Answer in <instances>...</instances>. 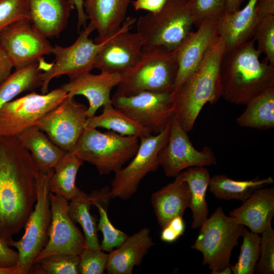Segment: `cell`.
Instances as JSON below:
<instances>
[{
	"label": "cell",
	"mask_w": 274,
	"mask_h": 274,
	"mask_svg": "<svg viewBox=\"0 0 274 274\" xmlns=\"http://www.w3.org/2000/svg\"><path fill=\"white\" fill-rule=\"evenodd\" d=\"M38 168L16 136H0V237L19 233L37 200Z\"/></svg>",
	"instance_id": "cell-1"
},
{
	"label": "cell",
	"mask_w": 274,
	"mask_h": 274,
	"mask_svg": "<svg viewBox=\"0 0 274 274\" xmlns=\"http://www.w3.org/2000/svg\"><path fill=\"white\" fill-rule=\"evenodd\" d=\"M253 39L225 50L221 62V97L227 102L246 105L251 99L274 88V66L255 47Z\"/></svg>",
	"instance_id": "cell-2"
},
{
	"label": "cell",
	"mask_w": 274,
	"mask_h": 274,
	"mask_svg": "<svg viewBox=\"0 0 274 274\" xmlns=\"http://www.w3.org/2000/svg\"><path fill=\"white\" fill-rule=\"evenodd\" d=\"M225 44L219 37L206 52L197 68L171 92L175 115L182 128L191 131L203 107L221 97L220 67Z\"/></svg>",
	"instance_id": "cell-3"
},
{
	"label": "cell",
	"mask_w": 274,
	"mask_h": 274,
	"mask_svg": "<svg viewBox=\"0 0 274 274\" xmlns=\"http://www.w3.org/2000/svg\"><path fill=\"white\" fill-rule=\"evenodd\" d=\"M178 70L176 51L162 47L144 46L139 61L122 74L115 93L129 96L144 91L171 93Z\"/></svg>",
	"instance_id": "cell-4"
},
{
	"label": "cell",
	"mask_w": 274,
	"mask_h": 274,
	"mask_svg": "<svg viewBox=\"0 0 274 274\" xmlns=\"http://www.w3.org/2000/svg\"><path fill=\"white\" fill-rule=\"evenodd\" d=\"M190 0H167L158 12L139 17L137 32L145 47L158 46L174 51L193 32Z\"/></svg>",
	"instance_id": "cell-5"
},
{
	"label": "cell",
	"mask_w": 274,
	"mask_h": 274,
	"mask_svg": "<svg viewBox=\"0 0 274 274\" xmlns=\"http://www.w3.org/2000/svg\"><path fill=\"white\" fill-rule=\"evenodd\" d=\"M139 144L135 136L86 127L72 152L83 162L93 165L100 175H107L121 169L132 159Z\"/></svg>",
	"instance_id": "cell-6"
},
{
	"label": "cell",
	"mask_w": 274,
	"mask_h": 274,
	"mask_svg": "<svg viewBox=\"0 0 274 274\" xmlns=\"http://www.w3.org/2000/svg\"><path fill=\"white\" fill-rule=\"evenodd\" d=\"M53 169L47 172L38 170L37 200L35 209L27 220L24 233L17 241H8L10 247L17 250V268L21 274L29 273L36 258L46 246L49 238L52 213L49 197V181Z\"/></svg>",
	"instance_id": "cell-7"
},
{
	"label": "cell",
	"mask_w": 274,
	"mask_h": 274,
	"mask_svg": "<svg viewBox=\"0 0 274 274\" xmlns=\"http://www.w3.org/2000/svg\"><path fill=\"white\" fill-rule=\"evenodd\" d=\"M244 226L218 207L200 227L197 237L191 248L201 253L203 265H209L212 274L229 265L233 248Z\"/></svg>",
	"instance_id": "cell-8"
},
{
	"label": "cell",
	"mask_w": 274,
	"mask_h": 274,
	"mask_svg": "<svg viewBox=\"0 0 274 274\" xmlns=\"http://www.w3.org/2000/svg\"><path fill=\"white\" fill-rule=\"evenodd\" d=\"M169 129L170 123L160 133L139 139L138 151L131 161L126 167L114 173L110 188L111 199H129L144 178L158 169V155L168 142Z\"/></svg>",
	"instance_id": "cell-9"
},
{
	"label": "cell",
	"mask_w": 274,
	"mask_h": 274,
	"mask_svg": "<svg viewBox=\"0 0 274 274\" xmlns=\"http://www.w3.org/2000/svg\"><path fill=\"white\" fill-rule=\"evenodd\" d=\"M67 94L61 87L45 94L32 91L6 103L0 109V136H16L36 125L42 117L59 105Z\"/></svg>",
	"instance_id": "cell-10"
},
{
	"label": "cell",
	"mask_w": 274,
	"mask_h": 274,
	"mask_svg": "<svg viewBox=\"0 0 274 274\" xmlns=\"http://www.w3.org/2000/svg\"><path fill=\"white\" fill-rule=\"evenodd\" d=\"M94 30L89 23L71 45L64 47L56 45L53 47L52 54L55 59L52 66L41 75L43 94L48 92L49 83L54 78L67 75L71 80L94 68L97 53L107 39L96 43L89 38Z\"/></svg>",
	"instance_id": "cell-11"
},
{
	"label": "cell",
	"mask_w": 274,
	"mask_h": 274,
	"mask_svg": "<svg viewBox=\"0 0 274 274\" xmlns=\"http://www.w3.org/2000/svg\"><path fill=\"white\" fill-rule=\"evenodd\" d=\"M111 103L154 135L161 132L175 115L171 93L144 91L129 96L114 93Z\"/></svg>",
	"instance_id": "cell-12"
},
{
	"label": "cell",
	"mask_w": 274,
	"mask_h": 274,
	"mask_svg": "<svg viewBox=\"0 0 274 274\" xmlns=\"http://www.w3.org/2000/svg\"><path fill=\"white\" fill-rule=\"evenodd\" d=\"M158 161L168 177H175L189 167L210 166L217 163L210 147L204 146L199 151L193 147L175 115L170 121L168 142L159 151Z\"/></svg>",
	"instance_id": "cell-13"
},
{
	"label": "cell",
	"mask_w": 274,
	"mask_h": 274,
	"mask_svg": "<svg viewBox=\"0 0 274 274\" xmlns=\"http://www.w3.org/2000/svg\"><path fill=\"white\" fill-rule=\"evenodd\" d=\"M87 107L67 95L56 107L42 117L36 126L56 146L72 152L85 127Z\"/></svg>",
	"instance_id": "cell-14"
},
{
	"label": "cell",
	"mask_w": 274,
	"mask_h": 274,
	"mask_svg": "<svg viewBox=\"0 0 274 274\" xmlns=\"http://www.w3.org/2000/svg\"><path fill=\"white\" fill-rule=\"evenodd\" d=\"M136 19L126 17L121 28L107 38L95 57L94 68L123 74L139 61L144 43L139 33L130 30Z\"/></svg>",
	"instance_id": "cell-15"
},
{
	"label": "cell",
	"mask_w": 274,
	"mask_h": 274,
	"mask_svg": "<svg viewBox=\"0 0 274 274\" xmlns=\"http://www.w3.org/2000/svg\"><path fill=\"white\" fill-rule=\"evenodd\" d=\"M0 43L15 70L44 60L53 46L33 27L30 21H16L0 33Z\"/></svg>",
	"instance_id": "cell-16"
},
{
	"label": "cell",
	"mask_w": 274,
	"mask_h": 274,
	"mask_svg": "<svg viewBox=\"0 0 274 274\" xmlns=\"http://www.w3.org/2000/svg\"><path fill=\"white\" fill-rule=\"evenodd\" d=\"M52 213L48 242L33 263L51 255L67 253L79 255L86 248L84 235L68 215V200L49 192Z\"/></svg>",
	"instance_id": "cell-17"
},
{
	"label": "cell",
	"mask_w": 274,
	"mask_h": 274,
	"mask_svg": "<svg viewBox=\"0 0 274 274\" xmlns=\"http://www.w3.org/2000/svg\"><path fill=\"white\" fill-rule=\"evenodd\" d=\"M122 78V74L119 73L101 72L95 75L88 72L70 80L60 87L69 96H85L89 102L87 116L90 117L100 107L111 103V90L119 84Z\"/></svg>",
	"instance_id": "cell-18"
},
{
	"label": "cell",
	"mask_w": 274,
	"mask_h": 274,
	"mask_svg": "<svg viewBox=\"0 0 274 274\" xmlns=\"http://www.w3.org/2000/svg\"><path fill=\"white\" fill-rule=\"evenodd\" d=\"M218 19V17L206 19L176 50L179 70L174 89L197 68L207 51L219 37Z\"/></svg>",
	"instance_id": "cell-19"
},
{
	"label": "cell",
	"mask_w": 274,
	"mask_h": 274,
	"mask_svg": "<svg viewBox=\"0 0 274 274\" xmlns=\"http://www.w3.org/2000/svg\"><path fill=\"white\" fill-rule=\"evenodd\" d=\"M31 23L44 37H58L66 28L75 6L71 0H27Z\"/></svg>",
	"instance_id": "cell-20"
},
{
	"label": "cell",
	"mask_w": 274,
	"mask_h": 274,
	"mask_svg": "<svg viewBox=\"0 0 274 274\" xmlns=\"http://www.w3.org/2000/svg\"><path fill=\"white\" fill-rule=\"evenodd\" d=\"M243 204L230 212V216L250 230L261 233L271 225L274 216V188H259Z\"/></svg>",
	"instance_id": "cell-21"
},
{
	"label": "cell",
	"mask_w": 274,
	"mask_h": 274,
	"mask_svg": "<svg viewBox=\"0 0 274 274\" xmlns=\"http://www.w3.org/2000/svg\"><path fill=\"white\" fill-rule=\"evenodd\" d=\"M258 0H249L242 10L225 11L218 19L219 35L225 50L231 49L250 40L260 21L257 13Z\"/></svg>",
	"instance_id": "cell-22"
},
{
	"label": "cell",
	"mask_w": 274,
	"mask_h": 274,
	"mask_svg": "<svg viewBox=\"0 0 274 274\" xmlns=\"http://www.w3.org/2000/svg\"><path fill=\"white\" fill-rule=\"evenodd\" d=\"M130 1L84 0V11L98 33L96 43L110 38L121 28Z\"/></svg>",
	"instance_id": "cell-23"
},
{
	"label": "cell",
	"mask_w": 274,
	"mask_h": 274,
	"mask_svg": "<svg viewBox=\"0 0 274 274\" xmlns=\"http://www.w3.org/2000/svg\"><path fill=\"white\" fill-rule=\"evenodd\" d=\"M175 178L151 196L154 213L161 228L174 217L183 216L190 206L191 194L187 183L180 174Z\"/></svg>",
	"instance_id": "cell-24"
},
{
	"label": "cell",
	"mask_w": 274,
	"mask_h": 274,
	"mask_svg": "<svg viewBox=\"0 0 274 274\" xmlns=\"http://www.w3.org/2000/svg\"><path fill=\"white\" fill-rule=\"evenodd\" d=\"M154 245L150 230L144 227L131 236L116 249L108 254L106 270L109 274H131Z\"/></svg>",
	"instance_id": "cell-25"
},
{
	"label": "cell",
	"mask_w": 274,
	"mask_h": 274,
	"mask_svg": "<svg viewBox=\"0 0 274 274\" xmlns=\"http://www.w3.org/2000/svg\"><path fill=\"white\" fill-rule=\"evenodd\" d=\"M16 138L29 152L39 171L53 170L66 152L55 145L36 125L23 130Z\"/></svg>",
	"instance_id": "cell-26"
},
{
	"label": "cell",
	"mask_w": 274,
	"mask_h": 274,
	"mask_svg": "<svg viewBox=\"0 0 274 274\" xmlns=\"http://www.w3.org/2000/svg\"><path fill=\"white\" fill-rule=\"evenodd\" d=\"M83 161L72 152H66L53 169L49 181L52 193L71 200L83 191L76 185L78 171Z\"/></svg>",
	"instance_id": "cell-27"
},
{
	"label": "cell",
	"mask_w": 274,
	"mask_h": 274,
	"mask_svg": "<svg viewBox=\"0 0 274 274\" xmlns=\"http://www.w3.org/2000/svg\"><path fill=\"white\" fill-rule=\"evenodd\" d=\"M49 63L44 60L15 70L0 85V109L6 103L25 91H32L42 86L41 71Z\"/></svg>",
	"instance_id": "cell-28"
},
{
	"label": "cell",
	"mask_w": 274,
	"mask_h": 274,
	"mask_svg": "<svg viewBox=\"0 0 274 274\" xmlns=\"http://www.w3.org/2000/svg\"><path fill=\"white\" fill-rule=\"evenodd\" d=\"M180 174L187 183L190 192L189 208L192 212L191 228H199L209 213L206 196L211 178L209 171L206 167H192Z\"/></svg>",
	"instance_id": "cell-29"
},
{
	"label": "cell",
	"mask_w": 274,
	"mask_h": 274,
	"mask_svg": "<svg viewBox=\"0 0 274 274\" xmlns=\"http://www.w3.org/2000/svg\"><path fill=\"white\" fill-rule=\"evenodd\" d=\"M86 127L103 128L123 135L139 139L152 134L128 115L114 107L112 103L104 106L99 115L88 117Z\"/></svg>",
	"instance_id": "cell-30"
},
{
	"label": "cell",
	"mask_w": 274,
	"mask_h": 274,
	"mask_svg": "<svg viewBox=\"0 0 274 274\" xmlns=\"http://www.w3.org/2000/svg\"><path fill=\"white\" fill-rule=\"evenodd\" d=\"M246 105L236 120L239 126L263 130L274 127V88L255 96Z\"/></svg>",
	"instance_id": "cell-31"
},
{
	"label": "cell",
	"mask_w": 274,
	"mask_h": 274,
	"mask_svg": "<svg viewBox=\"0 0 274 274\" xmlns=\"http://www.w3.org/2000/svg\"><path fill=\"white\" fill-rule=\"evenodd\" d=\"M273 183L270 177L255 178L253 180H234L225 175H216L210 178L209 186L210 191L220 199H235L244 201L256 190L267 186Z\"/></svg>",
	"instance_id": "cell-32"
},
{
	"label": "cell",
	"mask_w": 274,
	"mask_h": 274,
	"mask_svg": "<svg viewBox=\"0 0 274 274\" xmlns=\"http://www.w3.org/2000/svg\"><path fill=\"white\" fill-rule=\"evenodd\" d=\"M89 195L92 205L96 207L99 215L97 229L102 234V240L100 244V249L104 251L110 252L114 248L120 246L128 235L116 228L109 218L107 209L111 199L110 187L106 186L100 190H94Z\"/></svg>",
	"instance_id": "cell-33"
},
{
	"label": "cell",
	"mask_w": 274,
	"mask_h": 274,
	"mask_svg": "<svg viewBox=\"0 0 274 274\" xmlns=\"http://www.w3.org/2000/svg\"><path fill=\"white\" fill-rule=\"evenodd\" d=\"M92 202L89 194L84 191L68 202V215L74 223L81 226L86 241V248L101 250L97 236V225L90 213Z\"/></svg>",
	"instance_id": "cell-34"
},
{
	"label": "cell",
	"mask_w": 274,
	"mask_h": 274,
	"mask_svg": "<svg viewBox=\"0 0 274 274\" xmlns=\"http://www.w3.org/2000/svg\"><path fill=\"white\" fill-rule=\"evenodd\" d=\"M241 236L243 243L238 260L230 266L234 274H253L260 257L261 236L244 227Z\"/></svg>",
	"instance_id": "cell-35"
},
{
	"label": "cell",
	"mask_w": 274,
	"mask_h": 274,
	"mask_svg": "<svg viewBox=\"0 0 274 274\" xmlns=\"http://www.w3.org/2000/svg\"><path fill=\"white\" fill-rule=\"evenodd\" d=\"M79 255L58 253L47 256L33 263L29 273L78 274Z\"/></svg>",
	"instance_id": "cell-36"
},
{
	"label": "cell",
	"mask_w": 274,
	"mask_h": 274,
	"mask_svg": "<svg viewBox=\"0 0 274 274\" xmlns=\"http://www.w3.org/2000/svg\"><path fill=\"white\" fill-rule=\"evenodd\" d=\"M253 37L255 41H257V50L264 53L265 59L274 66V15H269L260 20Z\"/></svg>",
	"instance_id": "cell-37"
},
{
	"label": "cell",
	"mask_w": 274,
	"mask_h": 274,
	"mask_svg": "<svg viewBox=\"0 0 274 274\" xmlns=\"http://www.w3.org/2000/svg\"><path fill=\"white\" fill-rule=\"evenodd\" d=\"M21 20L30 21L27 0H0V33Z\"/></svg>",
	"instance_id": "cell-38"
},
{
	"label": "cell",
	"mask_w": 274,
	"mask_h": 274,
	"mask_svg": "<svg viewBox=\"0 0 274 274\" xmlns=\"http://www.w3.org/2000/svg\"><path fill=\"white\" fill-rule=\"evenodd\" d=\"M226 0H190L193 24L198 27L207 19L219 17L226 11Z\"/></svg>",
	"instance_id": "cell-39"
},
{
	"label": "cell",
	"mask_w": 274,
	"mask_h": 274,
	"mask_svg": "<svg viewBox=\"0 0 274 274\" xmlns=\"http://www.w3.org/2000/svg\"><path fill=\"white\" fill-rule=\"evenodd\" d=\"M261 234L260 257L255 271L258 274H273L274 230L270 225Z\"/></svg>",
	"instance_id": "cell-40"
},
{
	"label": "cell",
	"mask_w": 274,
	"mask_h": 274,
	"mask_svg": "<svg viewBox=\"0 0 274 274\" xmlns=\"http://www.w3.org/2000/svg\"><path fill=\"white\" fill-rule=\"evenodd\" d=\"M79 269L81 274H102L106 268L108 254L101 250L84 249L79 255Z\"/></svg>",
	"instance_id": "cell-41"
},
{
	"label": "cell",
	"mask_w": 274,
	"mask_h": 274,
	"mask_svg": "<svg viewBox=\"0 0 274 274\" xmlns=\"http://www.w3.org/2000/svg\"><path fill=\"white\" fill-rule=\"evenodd\" d=\"M162 229L160 238L162 241L168 243L175 242L185 232V225L183 216L174 217Z\"/></svg>",
	"instance_id": "cell-42"
},
{
	"label": "cell",
	"mask_w": 274,
	"mask_h": 274,
	"mask_svg": "<svg viewBox=\"0 0 274 274\" xmlns=\"http://www.w3.org/2000/svg\"><path fill=\"white\" fill-rule=\"evenodd\" d=\"M18 260V252L11 248L8 242L0 237V267H15Z\"/></svg>",
	"instance_id": "cell-43"
},
{
	"label": "cell",
	"mask_w": 274,
	"mask_h": 274,
	"mask_svg": "<svg viewBox=\"0 0 274 274\" xmlns=\"http://www.w3.org/2000/svg\"><path fill=\"white\" fill-rule=\"evenodd\" d=\"M167 0H135L132 2L136 11L144 10L155 13L160 11Z\"/></svg>",
	"instance_id": "cell-44"
},
{
	"label": "cell",
	"mask_w": 274,
	"mask_h": 274,
	"mask_svg": "<svg viewBox=\"0 0 274 274\" xmlns=\"http://www.w3.org/2000/svg\"><path fill=\"white\" fill-rule=\"evenodd\" d=\"M13 65L0 43V85L11 74Z\"/></svg>",
	"instance_id": "cell-45"
},
{
	"label": "cell",
	"mask_w": 274,
	"mask_h": 274,
	"mask_svg": "<svg viewBox=\"0 0 274 274\" xmlns=\"http://www.w3.org/2000/svg\"><path fill=\"white\" fill-rule=\"evenodd\" d=\"M257 13L260 20L269 15H274V0H258Z\"/></svg>",
	"instance_id": "cell-46"
},
{
	"label": "cell",
	"mask_w": 274,
	"mask_h": 274,
	"mask_svg": "<svg viewBox=\"0 0 274 274\" xmlns=\"http://www.w3.org/2000/svg\"><path fill=\"white\" fill-rule=\"evenodd\" d=\"M71 1L74 4L75 8L76 9L77 11V28L78 31L79 32L82 26H83L84 28L87 26V20L88 19V18L84 9V0Z\"/></svg>",
	"instance_id": "cell-47"
},
{
	"label": "cell",
	"mask_w": 274,
	"mask_h": 274,
	"mask_svg": "<svg viewBox=\"0 0 274 274\" xmlns=\"http://www.w3.org/2000/svg\"><path fill=\"white\" fill-rule=\"evenodd\" d=\"M243 1L244 0H226L225 11L232 12L239 10Z\"/></svg>",
	"instance_id": "cell-48"
},
{
	"label": "cell",
	"mask_w": 274,
	"mask_h": 274,
	"mask_svg": "<svg viewBox=\"0 0 274 274\" xmlns=\"http://www.w3.org/2000/svg\"><path fill=\"white\" fill-rule=\"evenodd\" d=\"M0 274H21L16 266L13 267H0Z\"/></svg>",
	"instance_id": "cell-49"
},
{
	"label": "cell",
	"mask_w": 274,
	"mask_h": 274,
	"mask_svg": "<svg viewBox=\"0 0 274 274\" xmlns=\"http://www.w3.org/2000/svg\"><path fill=\"white\" fill-rule=\"evenodd\" d=\"M231 268L230 266V264L224 269H222L220 271L218 272L217 274H232Z\"/></svg>",
	"instance_id": "cell-50"
}]
</instances>
